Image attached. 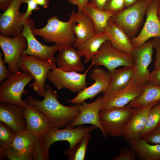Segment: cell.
I'll list each match as a JSON object with an SVG mask.
<instances>
[{
  "label": "cell",
  "mask_w": 160,
  "mask_h": 160,
  "mask_svg": "<svg viewBox=\"0 0 160 160\" xmlns=\"http://www.w3.org/2000/svg\"><path fill=\"white\" fill-rule=\"evenodd\" d=\"M137 155L134 149L131 148H125L122 149L119 154L115 156L113 160H135L137 159Z\"/></svg>",
  "instance_id": "d590c367"
},
{
  "label": "cell",
  "mask_w": 160,
  "mask_h": 160,
  "mask_svg": "<svg viewBox=\"0 0 160 160\" xmlns=\"http://www.w3.org/2000/svg\"><path fill=\"white\" fill-rule=\"evenodd\" d=\"M71 26L76 37L72 46L76 48L81 43L96 34L94 25L90 18L82 12L72 10L70 15Z\"/></svg>",
  "instance_id": "ffe728a7"
},
{
  "label": "cell",
  "mask_w": 160,
  "mask_h": 160,
  "mask_svg": "<svg viewBox=\"0 0 160 160\" xmlns=\"http://www.w3.org/2000/svg\"><path fill=\"white\" fill-rule=\"evenodd\" d=\"M140 0H124L125 8L129 7L135 4Z\"/></svg>",
  "instance_id": "bcb514c9"
},
{
  "label": "cell",
  "mask_w": 160,
  "mask_h": 160,
  "mask_svg": "<svg viewBox=\"0 0 160 160\" xmlns=\"http://www.w3.org/2000/svg\"><path fill=\"white\" fill-rule=\"evenodd\" d=\"M109 40L108 36L104 32L96 34L80 44L77 47L81 56H84V62L87 63L98 53L102 45Z\"/></svg>",
  "instance_id": "d4e9b609"
},
{
  "label": "cell",
  "mask_w": 160,
  "mask_h": 160,
  "mask_svg": "<svg viewBox=\"0 0 160 160\" xmlns=\"http://www.w3.org/2000/svg\"><path fill=\"white\" fill-rule=\"evenodd\" d=\"M24 106L7 101H0V121L10 127L15 133L25 130Z\"/></svg>",
  "instance_id": "d6986e66"
},
{
  "label": "cell",
  "mask_w": 160,
  "mask_h": 160,
  "mask_svg": "<svg viewBox=\"0 0 160 160\" xmlns=\"http://www.w3.org/2000/svg\"><path fill=\"white\" fill-rule=\"evenodd\" d=\"M23 26V29L20 35L25 38L28 45L22 54L36 56L46 62L56 63L57 58L54 55L58 51L59 46L55 44L52 46H48L38 41L32 31V28L34 26L32 19L29 18Z\"/></svg>",
  "instance_id": "30bf717a"
},
{
  "label": "cell",
  "mask_w": 160,
  "mask_h": 160,
  "mask_svg": "<svg viewBox=\"0 0 160 160\" xmlns=\"http://www.w3.org/2000/svg\"><path fill=\"white\" fill-rule=\"evenodd\" d=\"M142 93L127 105L132 108L143 107L152 103L160 101V86L148 83L143 86Z\"/></svg>",
  "instance_id": "f1b7e54d"
},
{
  "label": "cell",
  "mask_w": 160,
  "mask_h": 160,
  "mask_svg": "<svg viewBox=\"0 0 160 160\" xmlns=\"http://www.w3.org/2000/svg\"><path fill=\"white\" fill-rule=\"evenodd\" d=\"M151 40L152 44L156 51L154 68L160 65V37L153 38Z\"/></svg>",
  "instance_id": "ab89813d"
},
{
  "label": "cell",
  "mask_w": 160,
  "mask_h": 160,
  "mask_svg": "<svg viewBox=\"0 0 160 160\" xmlns=\"http://www.w3.org/2000/svg\"><path fill=\"white\" fill-rule=\"evenodd\" d=\"M38 4L41 5L45 8H48L50 0H34Z\"/></svg>",
  "instance_id": "f6af8a7d"
},
{
  "label": "cell",
  "mask_w": 160,
  "mask_h": 160,
  "mask_svg": "<svg viewBox=\"0 0 160 160\" xmlns=\"http://www.w3.org/2000/svg\"><path fill=\"white\" fill-rule=\"evenodd\" d=\"M39 137L26 129L20 131L15 133L11 147L19 153L31 156L33 158L32 153L33 147L35 142Z\"/></svg>",
  "instance_id": "4316f807"
},
{
  "label": "cell",
  "mask_w": 160,
  "mask_h": 160,
  "mask_svg": "<svg viewBox=\"0 0 160 160\" xmlns=\"http://www.w3.org/2000/svg\"><path fill=\"white\" fill-rule=\"evenodd\" d=\"M104 31L114 47L132 56L134 48L130 39L121 27L110 19Z\"/></svg>",
  "instance_id": "603a6c76"
},
{
  "label": "cell",
  "mask_w": 160,
  "mask_h": 160,
  "mask_svg": "<svg viewBox=\"0 0 160 160\" xmlns=\"http://www.w3.org/2000/svg\"><path fill=\"white\" fill-rule=\"evenodd\" d=\"M71 23L70 18L68 21L63 22L57 16H53L48 19L45 27L40 29L33 27L32 31L35 36H41L45 42L54 43L59 46H72L76 37L72 31Z\"/></svg>",
  "instance_id": "7a4b0ae2"
},
{
  "label": "cell",
  "mask_w": 160,
  "mask_h": 160,
  "mask_svg": "<svg viewBox=\"0 0 160 160\" xmlns=\"http://www.w3.org/2000/svg\"><path fill=\"white\" fill-rule=\"evenodd\" d=\"M12 0H0V9L4 12L10 6Z\"/></svg>",
  "instance_id": "ee69618b"
},
{
  "label": "cell",
  "mask_w": 160,
  "mask_h": 160,
  "mask_svg": "<svg viewBox=\"0 0 160 160\" xmlns=\"http://www.w3.org/2000/svg\"><path fill=\"white\" fill-rule=\"evenodd\" d=\"M143 139L149 143L160 144V123Z\"/></svg>",
  "instance_id": "74e56055"
},
{
  "label": "cell",
  "mask_w": 160,
  "mask_h": 160,
  "mask_svg": "<svg viewBox=\"0 0 160 160\" xmlns=\"http://www.w3.org/2000/svg\"><path fill=\"white\" fill-rule=\"evenodd\" d=\"M110 81L107 91L103 94L113 93L127 87L131 81L133 73V66H124L109 72Z\"/></svg>",
  "instance_id": "cb8c5ba5"
},
{
  "label": "cell",
  "mask_w": 160,
  "mask_h": 160,
  "mask_svg": "<svg viewBox=\"0 0 160 160\" xmlns=\"http://www.w3.org/2000/svg\"><path fill=\"white\" fill-rule=\"evenodd\" d=\"M56 63L46 62L33 55L22 54L17 63L18 68L22 71L29 72L34 80L29 85L40 97H44L46 91L45 82L47 74Z\"/></svg>",
  "instance_id": "5b68a950"
},
{
  "label": "cell",
  "mask_w": 160,
  "mask_h": 160,
  "mask_svg": "<svg viewBox=\"0 0 160 160\" xmlns=\"http://www.w3.org/2000/svg\"><path fill=\"white\" fill-rule=\"evenodd\" d=\"M125 8L124 0H108L103 9L115 14Z\"/></svg>",
  "instance_id": "e575fe53"
},
{
  "label": "cell",
  "mask_w": 160,
  "mask_h": 160,
  "mask_svg": "<svg viewBox=\"0 0 160 160\" xmlns=\"http://www.w3.org/2000/svg\"><path fill=\"white\" fill-rule=\"evenodd\" d=\"M27 45V40L23 35L20 34L10 38L0 35V46L4 57L3 60L4 63L8 64L11 73L20 71L17 63Z\"/></svg>",
  "instance_id": "7c38bea8"
},
{
  "label": "cell",
  "mask_w": 160,
  "mask_h": 160,
  "mask_svg": "<svg viewBox=\"0 0 160 160\" xmlns=\"http://www.w3.org/2000/svg\"><path fill=\"white\" fill-rule=\"evenodd\" d=\"M160 0H153L146 10V18L139 34L130 39L133 47L137 48L144 44L149 39L160 37V20L157 14Z\"/></svg>",
  "instance_id": "4fadbf2b"
},
{
  "label": "cell",
  "mask_w": 160,
  "mask_h": 160,
  "mask_svg": "<svg viewBox=\"0 0 160 160\" xmlns=\"http://www.w3.org/2000/svg\"><path fill=\"white\" fill-rule=\"evenodd\" d=\"M92 138L89 133L86 134L76 145L73 150L67 155L69 160L85 159L88 145Z\"/></svg>",
  "instance_id": "4dcf8cb0"
},
{
  "label": "cell",
  "mask_w": 160,
  "mask_h": 160,
  "mask_svg": "<svg viewBox=\"0 0 160 160\" xmlns=\"http://www.w3.org/2000/svg\"><path fill=\"white\" fill-rule=\"evenodd\" d=\"M89 76L91 79L95 80L94 83L79 92L74 98L66 101L67 102L72 104H80L87 99L92 100L101 92L105 93L107 91L110 81L109 71L96 67L92 70Z\"/></svg>",
  "instance_id": "5bb4252c"
},
{
  "label": "cell",
  "mask_w": 160,
  "mask_h": 160,
  "mask_svg": "<svg viewBox=\"0 0 160 160\" xmlns=\"http://www.w3.org/2000/svg\"><path fill=\"white\" fill-rule=\"evenodd\" d=\"M160 123V101L153 105L148 114L145 127L141 134L143 139L152 131Z\"/></svg>",
  "instance_id": "f546056e"
},
{
  "label": "cell",
  "mask_w": 160,
  "mask_h": 160,
  "mask_svg": "<svg viewBox=\"0 0 160 160\" xmlns=\"http://www.w3.org/2000/svg\"><path fill=\"white\" fill-rule=\"evenodd\" d=\"M97 128L94 125L85 127L81 125L76 128L65 127L62 129L53 128L50 130L41 137L44 151L47 160L49 159V148L54 143L59 141H68L69 143V148L63 152V154L67 155L73 150L86 134Z\"/></svg>",
  "instance_id": "3957f363"
},
{
  "label": "cell",
  "mask_w": 160,
  "mask_h": 160,
  "mask_svg": "<svg viewBox=\"0 0 160 160\" xmlns=\"http://www.w3.org/2000/svg\"><path fill=\"white\" fill-rule=\"evenodd\" d=\"M82 12L92 21L96 34L104 32V29L108 20L114 15L112 13L98 8L89 1L83 7Z\"/></svg>",
  "instance_id": "484cf974"
},
{
  "label": "cell",
  "mask_w": 160,
  "mask_h": 160,
  "mask_svg": "<svg viewBox=\"0 0 160 160\" xmlns=\"http://www.w3.org/2000/svg\"><path fill=\"white\" fill-rule=\"evenodd\" d=\"M108 0H90L91 4L98 8L103 9L105 4Z\"/></svg>",
  "instance_id": "7bdbcfd3"
},
{
  "label": "cell",
  "mask_w": 160,
  "mask_h": 160,
  "mask_svg": "<svg viewBox=\"0 0 160 160\" xmlns=\"http://www.w3.org/2000/svg\"><path fill=\"white\" fill-rule=\"evenodd\" d=\"M148 83L160 86V65L154 68L153 70L150 73Z\"/></svg>",
  "instance_id": "f35d334b"
},
{
  "label": "cell",
  "mask_w": 160,
  "mask_h": 160,
  "mask_svg": "<svg viewBox=\"0 0 160 160\" xmlns=\"http://www.w3.org/2000/svg\"><path fill=\"white\" fill-rule=\"evenodd\" d=\"M153 48L151 40L140 47L134 48L133 51L134 64L132 80L142 87L148 82L150 73L148 68L152 60Z\"/></svg>",
  "instance_id": "8fae6325"
},
{
  "label": "cell",
  "mask_w": 160,
  "mask_h": 160,
  "mask_svg": "<svg viewBox=\"0 0 160 160\" xmlns=\"http://www.w3.org/2000/svg\"><path fill=\"white\" fill-rule=\"evenodd\" d=\"M23 3H27V9L24 15L20 25L21 26L23 27V24L30 18V16L32 14L33 11H37L39 9L38 5L34 0H24Z\"/></svg>",
  "instance_id": "8d00e7d4"
},
{
  "label": "cell",
  "mask_w": 160,
  "mask_h": 160,
  "mask_svg": "<svg viewBox=\"0 0 160 160\" xmlns=\"http://www.w3.org/2000/svg\"><path fill=\"white\" fill-rule=\"evenodd\" d=\"M158 17L159 18V19L160 20V15L158 16Z\"/></svg>",
  "instance_id": "c3c4849f"
},
{
  "label": "cell",
  "mask_w": 160,
  "mask_h": 160,
  "mask_svg": "<svg viewBox=\"0 0 160 160\" xmlns=\"http://www.w3.org/2000/svg\"><path fill=\"white\" fill-rule=\"evenodd\" d=\"M15 133L5 123L0 121V149H7L11 145Z\"/></svg>",
  "instance_id": "1f68e13d"
},
{
  "label": "cell",
  "mask_w": 160,
  "mask_h": 160,
  "mask_svg": "<svg viewBox=\"0 0 160 160\" xmlns=\"http://www.w3.org/2000/svg\"><path fill=\"white\" fill-rule=\"evenodd\" d=\"M103 96H100L92 103H88L84 102L79 104L80 112L71 124L66 127L75 128L84 124H91L99 128L104 137L107 138L106 134L101 124L99 116L100 106Z\"/></svg>",
  "instance_id": "e0dca14e"
},
{
  "label": "cell",
  "mask_w": 160,
  "mask_h": 160,
  "mask_svg": "<svg viewBox=\"0 0 160 160\" xmlns=\"http://www.w3.org/2000/svg\"><path fill=\"white\" fill-rule=\"evenodd\" d=\"M71 3L76 5L78 7V12H82V9L84 5L88 2V0H66Z\"/></svg>",
  "instance_id": "b9f144b4"
},
{
  "label": "cell",
  "mask_w": 160,
  "mask_h": 160,
  "mask_svg": "<svg viewBox=\"0 0 160 160\" xmlns=\"http://www.w3.org/2000/svg\"><path fill=\"white\" fill-rule=\"evenodd\" d=\"M135 109L127 105L121 108L100 110V122L106 134L112 137L121 135Z\"/></svg>",
  "instance_id": "52a82bcc"
},
{
  "label": "cell",
  "mask_w": 160,
  "mask_h": 160,
  "mask_svg": "<svg viewBox=\"0 0 160 160\" xmlns=\"http://www.w3.org/2000/svg\"><path fill=\"white\" fill-rule=\"evenodd\" d=\"M24 0H12L8 9L0 16V35L7 37L20 35L23 27L20 24L24 13L19 11L20 7Z\"/></svg>",
  "instance_id": "9a60e30c"
},
{
  "label": "cell",
  "mask_w": 160,
  "mask_h": 160,
  "mask_svg": "<svg viewBox=\"0 0 160 160\" xmlns=\"http://www.w3.org/2000/svg\"><path fill=\"white\" fill-rule=\"evenodd\" d=\"M153 0H140L135 4L114 14L110 19L121 27L130 39L135 37L141 26L146 10Z\"/></svg>",
  "instance_id": "277c9868"
},
{
  "label": "cell",
  "mask_w": 160,
  "mask_h": 160,
  "mask_svg": "<svg viewBox=\"0 0 160 160\" xmlns=\"http://www.w3.org/2000/svg\"><path fill=\"white\" fill-rule=\"evenodd\" d=\"M129 143L140 159L160 160V144L150 145L141 138Z\"/></svg>",
  "instance_id": "83f0119b"
},
{
  "label": "cell",
  "mask_w": 160,
  "mask_h": 160,
  "mask_svg": "<svg viewBox=\"0 0 160 160\" xmlns=\"http://www.w3.org/2000/svg\"><path fill=\"white\" fill-rule=\"evenodd\" d=\"M3 54L0 52V81L7 78L11 74L8 70H7L4 65V63L2 60Z\"/></svg>",
  "instance_id": "60d3db41"
},
{
  "label": "cell",
  "mask_w": 160,
  "mask_h": 160,
  "mask_svg": "<svg viewBox=\"0 0 160 160\" xmlns=\"http://www.w3.org/2000/svg\"><path fill=\"white\" fill-rule=\"evenodd\" d=\"M143 91V86L132 80L124 89L113 93L103 94L100 110L124 107L138 97Z\"/></svg>",
  "instance_id": "2e32d148"
},
{
  "label": "cell",
  "mask_w": 160,
  "mask_h": 160,
  "mask_svg": "<svg viewBox=\"0 0 160 160\" xmlns=\"http://www.w3.org/2000/svg\"><path fill=\"white\" fill-rule=\"evenodd\" d=\"M27 104L24 109L26 130L38 137H42L53 128L49 119L43 113L33 105Z\"/></svg>",
  "instance_id": "44dd1931"
},
{
  "label": "cell",
  "mask_w": 160,
  "mask_h": 160,
  "mask_svg": "<svg viewBox=\"0 0 160 160\" xmlns=\"http://www.w3.org/2000/svg\"><path fill=\"white\" fill-rule=\"evenodd\" d=\"M32 153L33 160H48L44 151L41 136L39 137L35 142Z\"/></svg>",
  "instance_id": "836d02e7"
},
{
  "label": "cell",
  "mask_w": 160,
  "mask_h": 160,
  "mask_svg": "<svg viewBox=\"0 0 160 160\" xmlns=\"http://www.w3.org/2000/svg\"><path fill=\"white\" fill-rule=\"evenodd\" d=\"M46 91L44 99L40 100L32 96H28L24 102L33 105L49 119L53 128L60 129L69 126L79 114V104L66 106L58 100L56 91L49 85L45 84Z\"/></svg>",
  "instance_id": "6da1fadb"
},
{
  "label": "cell",
  "mask_w": 160,
  "mask_h": 160,
  "mask_svg": "<svg viewBox=\"0 0 160 160\" xmlns=\"http://www.w3.org/2000/svg\"><path fill=\"white\" fill-rule=\"evenodd\" d=\"M157 14L158 16L160 15V3L159 4L158 6Z\"/></svg>",
  "instance_id": "7dc6e473"
},
{
  "label": "cell",
  "mask_w": 160,
  "mask_h": 160,
  "mask_svg": "<svg viewBox=\"0 0 160 160\" xmlns=\"http://www.w3.org/2000/svg\"><path fill=\"white\" fill-rule=\"evenodd\" d=\"M10 160H32V157L22 154L12 148L7 149H0V159Z\"/></svg>",
  "instance_id": "d6a6232c"
},
{
  "label": "cell",
  "mask_w": 160,
  "mask_h": 160,
  "mask_svg": "<svg viewBox=\"0 0 160 160\" xmlns=\"http://www.w3.org/2000/svg\"><path fill=\"white\" fill-rule=\"evenodd\" d=\"M33 79L29 72L24 71L11 73L1 84L0 101H7L26 106L27 104L22 99V95L27 93L24 90L25 87Z\"/></svg>",
  "instance_id": "8992f818"
},
{
  "label": "cell",
  "mask_w": 160,
  "mask_h": 160,
  "mask_svg": "<svg viewBox=\"0 0 160 160\" xmlns=\"http://www.w3.org/2000/svg\"><path fill=\"white\" fill-rule=\"evenodd\" d=\"M57 57V68L66 72H81L85 70L81 56L72 46H59Z\"/></svg>",
  "instance_id": "7402d4cb"
},
{
  "label": "cell",
  "mask_w": 160,
  "mask_h": 160,
  "mask_svg": "<svg viewBox=\"0 0 160 160\" xmlns=\"http://www.w3.org/2000/svg\"><path fill=\"white\" fill-rule=\"evenodd\" d=\"M158 102L135 108L121 135L129 143L141 138L148 112L151 108Z\"/></svg>",
  "instance_id": "ac0fdd59"
},
{
  "label": "cell",
  "mask_w": 160,
  "mask_h": 160,
  "mask_svg": "<svg viewBox=\"0 0 160 160\" xmlns=\"http://www.w3.org/2000/svg\"><path fill=\"white\" fill-rule=\"evenodd\" d=\"M93 65L92 63L84 73L82 74L75 71H63L58 68L55 64L48 72L47 79L58 89L66 88L73 93H76L87 87L86 77Z\"/></svg>",
  "instance_id": "9c48e42d"
},
{
  "label": "cell",
  "mask_w": 160,
  "mask_h": 160,
  "mask_svg": "<svg viewBox=\"0 0 160 160\" xmlns=\"http://www.w3.org/2000/svg\"><path fill=\"white\" fill-rule=\"evenodd\" d=\"M92 60L93 65L104 66L109 72L119 66H134V64L133 56L116 49L108 40L102 45Z\"/></svg>",
  "instance_id": "ba28073f"
}]
</instances>
